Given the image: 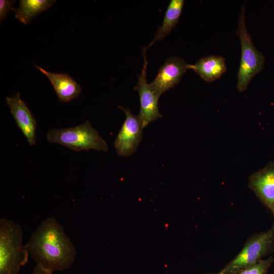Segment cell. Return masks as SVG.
<instances>
[{
	"label": "cell",
	"mask_w": 274,
	"mask_h": 274,
	"mask_svg": "<svg viewBox=\"0 0 274 274\" xmlns=\"http://www.w3.org/2000/svg\"><path fill=\"white\" fill-rule=\"evenodd\" d=\"M24 246L36 265L52 272L70 268L76 256L73 243L53 217L45 219Z\"/></svg>",
	"instance_id": "obj_1"
},
{
	"label": "cell",
	"mask_w": 274,
	"mask_h": 274,
	"mask_svg": "<svg viewBox=\"0 0 274 274\" xmlns=\"http://www.w3.org/2000/svg\"><path fill=\"white\" fill-rule=\"evenodd\" d=\"M21 226L10 219H0V274H18L28 261L29 253L22 244Z\"/></svg>",
	"instance_id": "obj_2"
},
{
	"label": "cell",
	"mask_w": 274,
	"mask_h": 274,
	"mask_svg": "<svg viewBox=\"0 0 274 274\" xmlns=\"http://www.w3.org/2000/svg\"><path fill=\"white\" fill-rule=\"evenodd\" d=\"M274 253V223L266 231L250 235L238 254L215 274H236Z\"/></svg>",
	"instance_id": "obj_3"
},
{
	"label": "cell",
	"mask_w": 274,
	"mask_h": 274,
	"mask_svg": "<svg viewBox=\"0 0 274 274\" xmlns=\"http://www.w3.org/2000/svg\"><path fill=\"white\" fill-rule=\"evenodd\" d=\"M237 35L241 44V58L237 73L236 88L242 92L257 74L264 68L265 59L263 54L254 46L246 26L245 7L243 5L239 15Z\"/></svg>",
	"instance_id": "obj_4"
},
{
	"label": "cell",
	"mask_w": 274,
	"mask_h": 274,
	"mask_svg": "<svg viewBox=\"0 0 274 274\" xmlns=\"http://www.w3.org/2000/svg\"><path fill=\"white\" fill-rule=\"evenodd\" d=\"M49 142L65 146L70 149L80 151L95 150L107 152L109 147L90 122L73 127L50 129L47 134Z\"/></svg>",
	"instance_id": "obj_5"
},
{
	"label": "cell",
	"mask_w": 274,
	"mask_h": 274,
	"mask_svg": "<svg viewBox=\"0 0 274 274\" xmlns=\"http://www.w3.org/2000/svg\"><path fill=\"white\" fill-rule=\"evenodd\" d=\"M118 107L124 112L125 120L115 140L114 145L119 156L129 157L137 150L142 141L144 128L138 115H133L127 108Z\"/></svg>",
	"instance_id": "obj_6"
},
{
	"label": "cell",
	"mask_w": 274,
	"mask_h": 274,
	"mask_svg": "<svg viewBox=\"0 0 274 274\" xmlns=\"http://www.w3.org/2000/svg\"><path fill=\"white\" fill-rule=\"evenodd\" d=\"M147 48H143V66L140 75H138V82L134 90L139 94L140 111L138 117L143 128L151 122L162 117L159 113L158 106L159 98L156 95L147 81V67L148 61L146 58Z\"/></svg>",
	"instance_id": "obj_7"
},
{
	"label": "cell",
	"mask_w": 274,
	"mask_h": 274,
	"mask_svg": "<svg viewBox=\"0 0 274 274\" xmlns=\"http://www.w3.org/2000/svg\"><path fill=\"white\" fill-rule=\"evenodd\" d=\"M188 63L176 56L167 58L152 82L149 84L156 95H160L179 84L186 72Z\"/></svg>",
	"instance_id": "obj_8"
},
{
	"label": "cell",
	"mask_w": 274,
	"mask_h": 274,
	"mask_svg": "<svg viewBox=\"0 0 274 274\" xmlns=\"http://www.w3.org/2000/svg\"><path fill=\"white\" fill-rule=\"evenodd\" d=\"M248 187L261 203L271 213L274 223V161L251 174Z\"/></svg>",
	"instance_id": "obj_9"
},
{
	"label": "cell",
	"mask_w": 274,
	"mask_h": 274,
	"mask_svg": "<svg viewBox=\"0 0 274 274\" xmlns=\"http://www.w3.org/2000/svg\"><path fill=\"white\" fill-rule=\"evenodd\" d=\"M6 100L17 126L28 143L30 146L35 145L37 141V122L26 104L21 99L20 93L6 97Z\"/></svg>",
	"instance_id": "obj_10"
},
{
	"label": "cell",
	"mask_w": 274,
	"mask_h": 274,
	"mask_svg": "<svg viewBox=\"0 0 274 274\" xmlns=\"http://www.w3.org/2000/svg\"><path fill=\"white\" fill-rule=\"evenodd\" d=\"M35 66L48 78L59 101L69 102L77 98L81 93V86L69 75L50 72L37 64Z\"/></svg>",
	"instance_id": "obj_11"
},
{
	"label": "cell",
	"mask_w": 274,
	"mask_h": 274,
	"mask_svg": "<svg viewBox=\"0 0 274 274\" xmlns=\"http://www.w3.org/2000/svg\"><path fill=\"white\" fill-rule=\"evenodd\" d=\"M187 68L194 71L208 83L219 79L227 70L225 59L221 56L215 55L202 57L193 64H188Z\"/></svg>",
	"instance_id": "obj_12"
},
{
	"label": "cell",
	"mask_w": 274,
	"mask_h": 274,
	"mask_svg": "<svg viewBox=\"0 0 274 274\" xmlns=\"http://www.w3.org/2000/svg\"><path fill=\"white\" fill-rule=\"evenodd\" d=\"M184 5V0H171L166 9L162 23L147 48L163 39L176 27L179 22Z\"/></svg>",
	"instance_id": "obj_13"
},
{
	"label": "cell",
	"mask_w": 274,
	"mask_h": 274,
	"mask_svg": "<svg viewBox=\"0 0 274 274\" xmlns=\"http://www.w3.org/2000/svg\"><path fill=\"white\" fill-rule=\"evenodd\" d=\"M55 2L54 0H20L19 7L15 10V17L20 22L27 24Z\"/></svg>",
	"instance_id": "obj_14"
},
{
	"label": "cell",
	"mask_w": 274,
	"mask_h": 274,
	"mask_svg": "<svg viewBox=\"0 0 274 274\" xmlns=\"http://www.w3.org/2000/svg\"><path fill=\"white\" fill-rule=\"evenodd\" d=\"M274 262V257L270 256L262 259L236 274H267L269 269Z\"/></svg>",
	"instance_id": "obj_15"
},
{
	"label": "cell",
	"mask_w": 274,
	"mask_h": 274,
	"mask_svg": "<svg viewBox=\"0 0 274 274\" xmlns=\"http://www.w3.org/2000/svg\"><path fill=\"white\" fill-rule=\"evenodd\" d=\"M16 1L1 0L0 1V22L5 19L9 11L11 10L15 11L13 8V5Z\"/></svg>",
	"instance_id": "obj_16"
},
{
	"label": "cell",
	"mask_w": 274,
	"mask_h": 274,
	"mask_svg": "<svg viewBox=\"0 0 274 274\" xmlns=\"http://www.w3.org/2000/svg\"><path fill=\"white\" fill-rule=\"evenodd\" d=\"M53 272L43 269L37 265L34 267L31 274H53Z\"/></svg>",
	"instance_id": "obj_17"
},
{
	"label": "cell",
	"mask_w": 274,
	"mask_h": 274,
	"mask_svg": "<svg viewBox=\"0 0 274 274\" xmlns=\"http://www.w3.org/2000/svg\"><path fill=\"white\" fill-rule=\"evenodd\" d=\"M203 274H215V273H203Z\"/></svg>",
	"instance_id": "obj_18"
}]
</instances>
